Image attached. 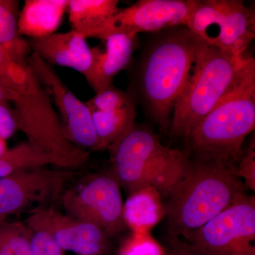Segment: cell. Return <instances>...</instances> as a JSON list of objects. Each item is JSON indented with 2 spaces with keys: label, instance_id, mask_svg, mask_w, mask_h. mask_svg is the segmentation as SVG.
<instances>
[{
  "label": "cell",
  "instance_id": "8",
  "mask_svg": "<svg viewBox=\"0 0 255 255\" xmlns=\"http://www.w3.org/2000/svg\"><path fill=\"white\" fill-rule=\"evenodd\" d=\"M120 188L112 174L92 177L62 196L65 214L115 236L127 226Z\"/></svg>",
  "mask_w": 255,
  "mask_h": 255
},
{
  "label": "cell",
  "instance_id": "1",
  "mask_svg": "<svg viewBox=\"0 0 255 255\" xmlns=\"http://www.w3.org/2000/svg\"><path fill=\"white\" fill-rule=\"evenodd\" d=\"M140 60L137 85L145 110L161 130H169L174 106L206 42L178 26L158 32Z\"/></svg>",
  "mask_w": 255,
  "mask_h": 255
},
{
  "label": "cell",
  "instance_id": "21",
  "mask_svg": "<svg viewBox=\"0 0 255 255\" xmlns=\"http://www.w3.org/2000/svg\"><path fill=\"white\" fill-rule=\"evenodd\" d=\"M32 234L25 223L0 219V255H31Z\"/></svg>",
  "mask_w": 255,
  "mask_h": 255
},
{
  "label": "cell",
  "instance_id": "3",
  "mask_svg": "<svg viewBox=\"0 0 255 255\" xmlns=\"http://www.w3.org/2000/svg\"><path fill=\"white\" fill-rule=\"evenodd\" d=\"M107 150L112 174L129 195L152 187L168 198L191 164L187 152L162 145L150 129L135 124Z\"/></svg>",
  "mask_w": 255,
  "mask_h": 255
},
{
  "label": "cell",
  "instance_id": "24",
  "mask_svg": "<svg viewBox=\"0 0 255 255\" xmlns=\"http://www.w3.org/2000/svg\"><path fill=\"white\" fill-rule=\"evenodd\" d=\"M131 102V98L127 93L112 85L100 93L96 94L86 105L91 112H107L119 110Z\"/></svg>",
  "mask_w": 255,
  "mask_h": 255
},
{
  "label": "cell",
  "instance_id": "26",
  "mask_svg": "<svg viewBox=\"0 0 255 255\" xmlns=\"http://www.w3.org/2000/svg\"><path fill=\"white\" fill-rule=\"evenodd\" d=\"M31 255H66L48 233L33 231L31 240Z\"/></svg>",
  "mask_w": 255,
  "mask_h": 255
},
{
  "label": "cell",
  "instance_id": "4",
  "mask_svg": "<svg viewBox=\"0 0 255 255\" xmlns=\"http://www.w3.org/2000/svg\"><path fill=\"white\" fill-rule=\"evenodd\" d=\"M255 65L254 58L204 44L174 106L169 128L171 136L187 138Z\"/></svg>",
  "mask_w": 255,
  "mask_h": 255
},
{
  "label": "cell",
  "instance_id": "12",
  "mask_svg": "<svg viewBox=\"0 0 255 255\" xmlns=\"http://www.w3.org/2000/svg\"><path fill=\"white\" fill-rule=\"evenodd\" d=\"M25 223L32 231L48 233L65 252L104 255L110 251V236L103 230L63 214L53 206H42L31 210Z\"/></svg>",
  "mask_w": 255,
  "mask_h": 255
},
{
  "label": "cell",
  "instance_id": "10",
  "mask_svg": "<svg viewBox=\"0 0 255 255\" xmlns=\"http://www.w3.org/2000/svg\"><path fill=\"white\" fill-rule=\"evenodd\" d=\"M73 172L45 167L21 169L0 178V219L25 210L47 206L60 196Z\"/></svg>",
  "mask_w": 255,
  "mask_h": 255
},
{
  "label": "cell",
  "instance_id": "15",
  "mask_svg": "<svg viewBox=\"0 0 255 255\" xmlns=\"http://www.w3.org/2000/svg\"><path fill=\"white\" fill-rule=\"evenodd\" d=\"M105 41L104 51L98 48H92L93 63L85 76L96 94L113 85L116 75L130 63L136 37L119 33L107 37Z\"/></svg>",
  "mask_w": 255,
  "mask_h": 255
},
{
  "label": "cell",
  "instance_id": "25",
  "mask_svg": "<svg viewBox=\"0 0 255 255\" xmlns=\"http://www.w3.org/2000/svg\"><path fill=\"white\" fill-rule=\"evenodd\" d=\"M122 255H163V251L147 231L132 232L122 250Z\"/></svg>",
  "mask_w": 255,
  "mask_h": 255
},
{
  "label": "cell",
  "instance_id": "32",
  "mask_svg": "<svg viewBox=\"0 0 255 255\" xmlns=\"http://www.w3.org/2000/svg\"><path fill=\"white\" fill-rule=\"evenodd\" d=\"M6 150L4 140L3 139L0 138V155H2Z\"/></svg>",
  "mask_w": 255,
  "mask_h": 255
},
{
  "label": "cell",
  "instance_id": "6",
  "mask_svg": "<svg viewBox=\"0 0 255 255\" xmlns=\"http://www.w3.org/2000/svg\"><path fill=\"white\" fill-rule=\"evenodd\" d=\"M255 127V65L185 138L192 159L239 163Z\"/></svg>",
  "mask_w": 255,
  "mask_h": 255
},
{
  "label": "cell",
  "instance_id": "30",
  "mask_svg": "<svg viewBox=\"0 0 255 255\" xmlns=\"http://www.w3.org/2000/svg\"><path fill=\"white\" fill-rule=\"evenodd\" d=\"M177 250L171 255H207L196 251V249L191 248L187 244L177 246Z\"/></svg>",
  "mask_w": 255,
  "mask_h": 255
},
{
  "label": "cell",
  "instance_id": "17",
  "mask_svg": "<svg viewBox=\"0 0 255 255\" xmlns=\"http://www.w3.org/2000/svg\"><path fill=\"white\" fill-rule=\"evenodd\" d=\"M160 194L152 187L144 188L129 195L124 204V219L132 232H148L165 216Z\"/></svg>",
  "mask_w": 255,
  "mask_h": 255
},
{
  "label": "cell",
  "instance_id": "11",
  "mask_svg": "<svg viewBox=\"0 0 255 255\" xmlns=\"http://www.w3.org/2000/svg\"><path fill=\"white\" fill-rule=\"evenodd\" d=\"M28 65L36 78L56 106L67 137L75 145L98 150L99 141L96 134L91 111L70 89L65 86L51 66L33 53Z\"/></svg>",
  "mask_w": 255,
  "mask_h": 255
},
{
  "label": "cell",
  "instance_id": "28",
  "mask_svg": "<svg viewBox=\"0 0 255 255\" xmlns=\"http://www.w3.org/2000/svg\"><path fill=\"white\" fill-rule=\"evenodd\" d=\"M17 129L14 114L5 103H0V138L5 140L14 135Z\"/></svg>",
  "mask_w": 255,
  "mask_h": 255
},
{
  "label": "cell",
  "instance_id": "9",
  "mask_svg": "<svg viewBox=\"0 0 255 255\" xmlns=\"http://www.w3.org/2000/svg\"><path fill=\"white\" fill-rule=\"evenodd\" d=\"M196 0H140L119 9L94 35L105 40L114 34L136 37L142 32L158 33L178 26H186Z\"/></svg>",
  "mask_w": 255,
  "mask_h": 255
},
{
  "label": "cell",
  "instance_id": "29",
  "mask_svg": "<svg viewBox=\"0 0 255 255\" xmlns=\"http://www.w3.org/2000/svg\"><path fill=\"white\" fill-rule=\"evenodd\" d=\"M21 63L9 50L0 46V79L9 76Z\"/></svg>",
  "mask_w": 255,
  "mask_h": 255
},
{
  "label": "cell",
  "instance_id": "27",
  "mask_svg": "<svg viewBox=\"0 0 255 255\" xmlns=\"http://www.w3.org/2000/svg\"><path fill=\"white\" fill-rule=\"evenodd\" d=\"M237 174L245 180V186L255 190V142L253 137L238 164Z\"/></svg>",
  "mask_w": 255,
  "mask_h": 255
},
{
  "label": "cell",
  "instance_id": "13",
  "mask_svg": "<svg viewBox=\"0 0 255 255\" xmlns=\"http://www.w3.org/2000/svg\"><path fill=\"white\" fill-rule=\"evenodd\" d=\"M31 46L33 53L46 63L73 69L84 77L92 68V48L89 46L86 38L75 30L33 38Z\"/></svg>",
  "mask_w": 255,
  "mask_h": 255
},
{
  "label": "cell",
  "instance_id": "7",
  "mask_svg": "<svg viewBox=\"0 0 255 255\" xmlns=\"http://www.w3.org/2000/svg\"><path fill=\"white\" fill-rule=\"evenodd\" d=\"M207 255H255V199L246 193L199 229L184 237Z\"/></svg>",
  "mask_w": 255,
  "mask_h": 255
},
{
  "label": "cell",
  "instance_id": "19",
  "mask_svg": "<svg viewBox=\"0 0 255 255\" xmlns=\"http://www.w3.org/2000/svg\"><path fill=\"white\" fill-rule=\"evenodd\" d=\"M92 119L98 150L108 149L127 133L135 124V109L131 102L119 110L102 112L92 111Z\"/></svg>",
  "mask_w": 255,
  "mask_h": 255
},
{
  "label": "cell",
  "instance_id": "22",
  "mask_svg": "<svg viewBox=\"0 0 255 255\" xmlns=\"http://www.w3.org/2000/svg\"><path fill=\"white\" fill-rule=\"evenodd\" d=\"M223 5L224 0H196L186 27L208 44H211L212 36L208 33V28L216 24Z\"/></svg>",
  "mask_w": 255,
  "mask_h": 255
},
{
  "label": "cell",
  "instance_id": "16",
  "mask_svg": "<svg viewBox=\"0 0 255 255\" xmlns=\"http://www.w3.org/2000/svg\"><path fill=\"white\" fill-rule=\"evenodd\" d=\"M68 0H26L17 21L18 35L39 38L59 27Z\"/></svg>",
  "mask_w": 255,
  "mask_h": 255
},
{
  "label": "cell",
  "instance_id": "23",
  "mask_svg": "<svg viewBox=\"0 0 255 255\" xmlns=\"http://www.w3.org/2000/svg\"><path fill=\"white\" fill-rule=\"evenodd\" d=\"M14 4V1L0 0V46L21 60L20 58L24 53L26 46L18 38Z\"/></svg>",
  "mask_w": 255,
  "mask_h": 255
},
{
  "label": "cell",
  "instance_id": "2",
  "mask_svg": "<svg viewBox=\"0 0 255 255\" xmlns=\"http://www.w3.org/2000/svg\"><path fill=\"white\" fill-rule=\"evenodd\" d=\"M190 168L167 198L165 216L173 239L199 229L245 194L238 164L191 159Z\"/></svg>",
  "mask_w": 255,
  "mask_h": 255
},
{
  "label": "cell",
  "instance_id": "5",
  "mask_svg": "<svg viewBox=\"0 0 255 255\" xmlns=\"http://www.w3.org/2000/svg\"><path fill=\"white\" fill-rule=\"evenodd\" d=\"M0 82L12 92L17 129L27 141L53 157L58 169L72 170L87 162L89 152L69 140L49 95L28 64H19Z\"/></svg>",
  "mask_w": 255,
  "mask_h": 255
},
{
  "label": "cell",
  "instance_id": "18",
  "mask_svg": "<svg viewBox=\"0 0 255 255\" xmlns=\"http://www.w3.org/2000/svg\"><path fill=\"white\" fill-rule=\"evenodd\" d=\"M117 0H70L68 9L73 30L85 38L94 35L120 9Z\"/></svg>",
  "mask_w": 255,
  "mask_h": 255
},
{
  "label": "cell",
  "instance_id": "31",
  "mask_svg": "<svg viewBox=\"0 0 255 255\" xmlns=\"http://www.w3.org/2000/svg\"><path fill=\"white\" fill-rule=\"evenodd\" d=\"M13 98V94L8 87L0 82V103H5L8 101L11 102Z\"/></svg>",
  "mask_w": 255,
  "mask_h": 255
},
{
  "label": "cell",
  "instance_id": "14",
  "mask_svg": "<svg viewBox=\"0 0 255 255\" xmlns=\"http://www.w3.org/2000/svg\"><path fill=\"white\" fill-rule=\"evenodd\" d=\"M219 27L211 44L236 55H243L255 37L254 9L241 0H224L222 12L216 23Z\"/></svg>",
  "mask_w": 255,
  "mask_h": 255
},
{
  "label": "cell",
  "instance_id": "20",
  "mask_svg": "<svg viewBox=\"0 0 255 255\" xmlns=\"http://www.w3.org/2000/svg\"><path fill=\"white\" fill-rule=\"evenodd\" d=\"M53 165L58 167L55 159L38 146L26 141L5 151L0 155V178L21 169Z\"/></svg>",
  "mask_w": 255,
  "mask_h": 255
}]
</instances>
